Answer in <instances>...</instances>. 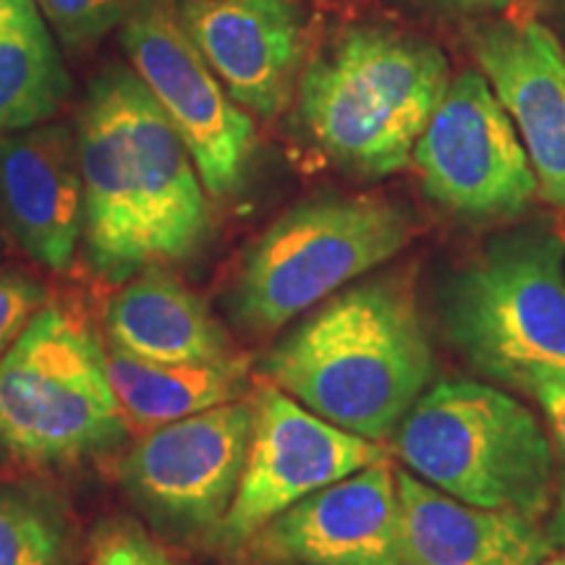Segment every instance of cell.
Returning <instances> with one entry per match:
<instances>
[{
  "mask_svg": "<svg viewBox=\"0 0 565 565\" xmlns=\"http://www.w3.org/2000/svg\"><path fill=\"white\" fill-rule=\"evenodd\" d=\"M259 374L345 433L391 440L435 380L412 280L387 273L341 288L265 353Z\"/></svg>",
  "mask_w": 565,
  "mask_h": 565,
  "instance_id": "cell-1",
  "label": "cell"
},
{
  "mask_svg": "<svg viewBox=\"0 0 565 565\" xmlns=\"http://www.w3.org/2000/svg\"><path fill=\"white\" fill-rule=\"evenodd\" d=\"M440 47L391 26H351L303 68L299 118L335 166L385 179L412 162L445 89Z\"/></svg>",
  "mask_w": 565,
  "mask_h": 565,
  "instance_id": "cell-2",
  "label": "cell"
},
{
  "mask_svg": "<svg viewBox=\"0 0 565 565\" xmlns=\"http://www.w3.org/2000/svg\"><path fill=\"white\" fill-rule=\"evenodd\" d=\"M448 341L492 383L565 377V242L545 223L494 236L437 291Z\"/></svg>",
  "mask_w": 565,
  "mask_h": 565,
  "instance_id": "cell-3",
  "label": "cell"
},
{
  "mask_svg": "<svg viewBox=\"0 0 565 565\" xmlns=\"http://www.w3.org/2000/svg\"><path fill=\"white\" fill-rule=\"evenodd\" d=\"M391 440L414 477L450 498L536 521L553 511V443L503 387L475 380L427 387Z\"/></svg>",
  "mask_w": 565,
  "mask_h": 565,
  "instance_id": "cell-4",
  "label": "cell"
},
{
  "mask_svg": "<svg viewBox=\"0 0 565 565\" xmlns=\"http://www.w3.org/2000/svg\"><path fill=\"white\" fill-rule=\"evenodd\" d=\"M414 233L412 212L385 196L324 194L294 204L246 249L225 309L244 333H278L404 252Z\"/></svg>",
  "mask_w": 565,
  "mask_h": 565,
  "instance_id": "cell-5",
  "label": "cell"
},
{
  "mask_svg": "<svg viewBox=\"0 0 565 565\" xmlns=\"http://www.w3.org/2000/svg\"><path fill=\"white\" fill-rule=\"evenodd\" d=\"M129 424L87 320L45 303L0 359V463L63 469L116 450Z\"/></svg>",
  "mask_w": 565,
  "mask_h": 565,
  "instance_id": "cell-6",
  "label": "cell"
},
{
  "mask_svg": "<svg viewBox=\"0 0 565 565\" xmlns=\"http://www.w3.org/2000/svg\"><path fill=\"white\" fill-rule=\"evenodd\" d=\"M412 162L429 200L463 221H511L540 194L524 141L479 71L450 79Z\"/></svg>",
  "mask_w": 565,
  "mask_h": 565,
  "instance_id": "cell-7",
  "label": "cell"
},
{
  "mask_svg": "<svg viewBox=\"0 0 565 565\" xmlns=\"http://www.w3.org/2000/svg\"><path fill=\"white\" fill-rule=\"evenodd\" d=\"M121 42L131 71L192 152L207 194H236L257 145L254 121L189 38L179 6L139 0L124 21Z\"/></svg>",
  "mask_w": 565,
  "mask_h": 565,
  "instance_id": "cell-8",
  "label": "cell"
},
{
  "mask_svg": "<svg viewBox=\"0 0 565 565\" xmlns=\"http://www.w3.org/2000/svg\"><path fill=\"white\" fill-rule=\"evenodd\" d=\"M249 435V398L147 429L121 461V492L160 532H221Z\"/></svg>",
  "mask_w": 565,
  "mask_h": 565,
  "instance_id": "cell-9",
  "label": "cell"
},
{
  "mask_svg": "<svg viewBox=\"0 0 565 565\" xmlns=\"http://www.w3.org/2000/svg\"><path fill=\"white\" fill-rule=\"evenodd\" d=\"M249 401V450L236 498L217 532L228 550L249 545L267 521L307 494L391 458L383 443L324 422L270 383L254 387Z\"/></svg>",
  "mask_w": 565,
  "mask_h": 565,
  "instance_id": "cell-10",
  "label": "cell"
},
{
  "mask_svg": "<svg viewBox=\"0 0 565 565\" xmlns=\"http://www.w3.org/2000/svg\"><path fill=\"white\" fill-rule=\"evenodd\" d=\"M246 547L259 563L404 565L391 458L307 494L267 521Z\"/></svg>",
  "mask_w": 565,
  "mask_h": 565,
  "instance_id": "cell-11",
  "label": "cell"
},
{
  "mask_svg": "<svg viewBox=\"0 0 565 565\" xmlns=\"http://www.w3.org/2000/svg\"><path fill=\"white\" fill-rule=\"evenodd\" d=\"M471 55L524 141L540 196L565 215V51L540 21H479Z\"/></svg>",
  "mask_w": 565,
  "mask_h": 565,
  "instance_id": "cell-12",
  "label": "cell"
},
{
  "mask_svg": "<svg viewBox=\"0 0 565 565\" xmlns=\"http://www.w3.org/2000/svg\"><path fill=\"white\" fill-rule=\"evenodd\" d=\"M76 145L84 186L87 259L100 278L126 282L152 263L139 212L124 68L105 71L92 82L76 124Z\"/></svg>",
  "mask_w": 565,
  "mask_h": 565,
  "instance_id": "cell-13",
  "label": "cell"
},
{
  "mask_svg": "<svg viewBox=\"0 0 565 565\" xmlns=\"http://www.w3.org/2000/svg\"><path fill=\"white\" fill-rule=\"evenodd\" d=\"M179 17L244 110L270 121L286 108L307 47L294 0H179Z\"/></svg>",
  "mask_w": 565,
  "mask_h": 565,
  "instance_id": "cell-14",
  "label": "cell"
},
{
  "mask_svg": "<svg viewBox=\"0 0 565 565\" xmlns=\"http://www.w3.org/2000/svg\"><path fill=\"white\" fill-rule=\"evenodd\" d=\"M0 221L34 263L74 265L84 238V186L76 131L40 124L0 137Z\"/></svg>",
  "mask_w": 565,
  "mask_h": 565,
  "instance_id": "cell-15",
  "label": "cell"
},
{
  "mask_svg": "<svg viewBox=\"0 0 565 565\" xmlns=\"http://www.w3.org/2000/svg\"><path fill=\"white\" fill-rule=\"evenodd\" d=\"M124 100L150 263H186L210 231L207 189L179 131L131 68H124Z\"/></svg>",
  "mask_w": 565,
  "mask_h": 565,
  "instance_id": "cell-16",
  "label": "cell"
},
{
  "mask_svg": "<svg viewBox=\"0 0 565 565\" xmlns=\"http://www.w3.org/2000/svg\"><path fill=\"white\" fill-rule=\"evenodd\" d=\"M401 498L404 565H540L553 553L540 521L479 508L395 471Z\"/></svg>",
  "mask_w": 565,
  "mask_h": 565,
  "instance_id": "cell-17",
  "label": "cell"
},
{
  "mask_svg": "<svg viewBox=\"0 0 565 565\" xmlns=\"http://www.w3.org/2000/svg\"><path fill=\"white\" fill-rule=\"evenodd\" d=\"M105 333L108 343L147 362H223L238 353L207 303L160 265L145 267L113 296Z\"/></svg>",
  "mask_w": 565,
  "mask_h": 565,
  "instance_id": "cell-18",
  "label": "cell"
},
{
  "mask_svg": "<svg viewBox=\"0 0 565 565\" xmlns=\"http://www.w3.org/2000/svg\"><path fill=\"white\" fill-rule=\"evenodd\" d=\"M249 359L162 364L108 343L105 370L129 427L154 429L207 408L249 398Z\"/></svg>",
  "mask_w": 565,
  "mask_h": 565,
  "instance_id": "cell-19",
  "label": "cell"
},
{
  "mask_svg": "<svg viewBox=\"0 0 565 565\" xmlns=\"http://www.w3.org/2000/svg\"><path fill=\"white\" fill-rule=\"evenodd\" d=\"M68 97L71 76L38 0H0V134L47 124Z\"/></svg>",
  "mask_w": 565,
  "mask_h": 565,
  "instance_id": "cell-20",
  "label": "cell"
},
{
  "mask_svg": "<svg viewBox=\"0 0 565 565\" xmlns=\"http://www.w3.org/2000/svg\"><path fill=\"white\" fill-rule=\"evenodd\" d=\"M71 536L58 494L34 482L0 484V565H66Z\"/></svg>",
  "mask_w": 565,
  "mask_h": 565,
  "instance_id": "cell-21",
  "label": "cell"
},
{
  "mask_svg": "<svg viewBox=\"0 0 565 565\" xmlns=\"http://www.w3.org/2000/svg\"><path fill=\"white\" fill-rule=\"evenodd\" d=\"M68 47L92 45L129 19L139 0H38Z\"/></svg>",
  "mask_w": 565,
  "mask_h": 565,
  "instance_id": "cell-22",
  "label": "cell"
},
{
  "mask_svg": "<svg viewBox=\"0 0 565 565\" xmlns=\"http://www.w3.org/2000/svg\"><path fill=\"white\" fill-rule=\"evenodd\" d=\"M87 565H179L139 521L116 515L95 526Z\"/></svg>",
  "mask_w": 565,
  "mask_h": 565,
  "instance_id": "cell-23",
  "label": "cell"
},
{
  "mask_svg": "<svg viewBox=\"0 0 565 565\" xmlns=\"http://www.w3.org/2000/svg\"><path fill=\"white\" fill-rule=\"evenodd\" d=\"M45 303L47 288L40 280L13 267L0 270V359L9 353Z\"/></svg>",
  "mask_w": 565,
  "mask_h": 565,
  "instance_id": "cell-24",
  "label": "cell"
},
{
  "mask_svg": "<svg viewBox=\"0 0 565 565\" xmlns=\"http://www.w3.org/2000/svg\"><path fill=\"white\" fill-rule=\"evenodd\" d=\"M526 395L545 412L550 433H553L557 448L565 454V377L534 380Z\"/></svg>",
  "mask_w": 565,
  "mask_h": 565,
  "instance_id": "cell-25",
  "label": "cell"
},
{
  "mask_svg": "<svg viewBox=\"0 0 565 565\" xmlns=\"http://www.w3.org/2000/svg\"><path fill=\"white\" fill-rule=\"evenodd\" d=\"M437 9L458 13V17H498V13L513 11L515 6H521L524 0H429Z\"/></svg>",
  "mask_w": 565,
  "mask_h": 565,
  "instance_id": "cell-26",
  "label": "cell"
},
{
  "mask_svg": "<svg viewBox=\"0 0 565 565\" xmlns=\"http://www.w3.org/2000/svg\"><path fill=\"white\" fill-rule=\"evenodd\" d=\"M547 540L553 547L565 550V471L555 484V500H553V515L547 521Z\"/></svg>",
  "mask_w": 565,
  "mask_h": 565,
  "instance_id": "cell-27",
  "label": "cell"
},
{
  "mask_svg": "<svg viewBox=\"0 0 565 565\" xmlns=\"http://www.w3.org/2000/svg\"><path fill=\"white\" fill-rule=\"evenodd\" d=\"M540 565H565V553H550Z\"/></svg>",
  "mask_w": 565,
  "mask_h": 565,
  "instance_id": "cell-28",
  "label": "cell"
},
{
  "mask_svg": "<svg viewBox=\"0 0 565 565\" xmlns=\"http://www.w3.org/2000/svg\"><path fill=\"white\" fill-rule=\"evenodd\" d=\"M259 565H291V563H259Z\"/></svg>",
  "mask_w": 565,
  "mask_h": 565,
  "instance_id": "cell-29",
  "label": "cell"
}]
</instances>
